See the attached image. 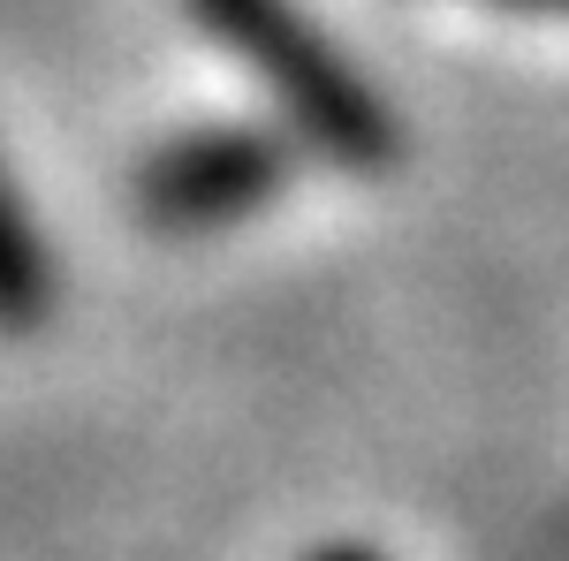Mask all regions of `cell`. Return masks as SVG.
Listing matches in <instances>:
<instances>
[{
  "label": "cell",
  "instance_id": "cell-1",
  "mask_svg": "<svg viewBox=\"0 0 569 561\" xmlns=\"http://www.w3.org/2000/svg\"><path fill=\"white\" fill-rule=\"evenodd\" d=\"M190 23L236 53L259 91L281 107L289 137L319 152L342 174H395L402 168V122L395 107L372 91V77L357 69L342 46L311 23L297 0H182Z\"/></svg>",
  "mask_w": 569,
  "mask_h": 561
},
{
  "label": "cell",
  "instance_id": "cell-4",
  "mask_svg": "<svg viewBox=\"0 0 569 561\" xmlns=\"http://www.w3.org/2000/svg\"><path fill=\"white\" fill-rule=\"evenodd\" d=\"M305 561H388L380 547H365V539H335V547H311Z\"/></svg>",
  "mask_w": 569,
  "mask_h": 561
},
{
  "label": "cell",
  "instance_id": "cell-3",
  "mask_svg": "<svg viewBox=\"0 0 569 561\" xmlns=\"http://www.w3.org/2000/svg\"><path fill=\"white\" fill-rule=\"evenodd\" d=\"M53 319V251H46L39 220L23 213V190L0 168V334L23 342Z\"/></svg>",
  "mask_w": 569,
  "mask_h": 561
},
{
  "label": "cell",
  "instance_id": "cell-5",
  "mask_svg": "<svg viewBox=\"0 0 569 561\" xmlns=\"http://www.w3.org/2000/svg\"><path fill=\"white\" fill-rule=\"evenodd\" d=\"M486 8H525V16H569V0H486Z\"/></svg>",
  "mask_w": 569,
  "mask_h": 561
},
{
  "label": "cell",
  "instance_id": "cell-2",
  "mask_svg": "<svg viewBox=\"0 0 569 561\" xmlns=\"http://www.w3.org/2000/svg\"><path fill=\"white\" fill-rule=\"evenodd\" d=\"M297 182V137L266 122H206L144 152L130 182V206L160 236H213L236 228L259 206H273Z\"/></svg>",
  "mask_w": 569,
  "mask_h": 561
}]
</instances>
